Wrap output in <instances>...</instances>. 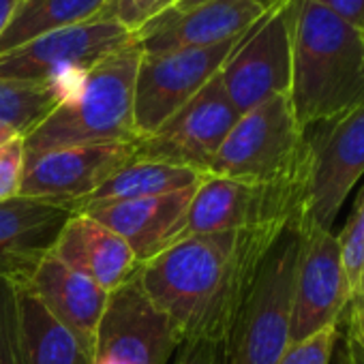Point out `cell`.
Here are the masks:
<instances>
[{
	"label": "cell",
	"mask_w": 364,
	"mask_h": 364,
	"mask_svg": "<svg viewBox=\"0 0 364 364\" xmlns=\"http://www.w3.org/2000/svg\"><path fill=\"white\" fill-rule=\"evenodd\" d=\"M285 228L215 232L178 240L137 270L148 300L182 341H225L257 270Z\"/></svg>",
	"instance_id": "cell-1"
},
{
	"label": "cell",
	"mask_w": 364,
	"mask_h": 364,
	"mask_svg": "<svg viewBox=\"0 0 364 364\" xmlns=\"http://www.w3.org/2000/svg\"><path fill=\"white\" fill-rule=\"evenodd\" d=\"M289 101L304 129L364 103V33L313 0H291Z\"/></svg>",
	"instance_id": "cell-2"
},
{
	"label": "cell",
	"mask_w": 364,
	"mask_h": 364,
	"mask_svg": "<svg viewBox=\"0 0 364 364\" xmlns=\"http://www.w3.org/2000/svg\"><path fill=\"white\" fill-rule=\"evenodd\" d=\"M139 58L141 50L133 41L92 65L80 90L24 137L26 154L84 144L135 141L133 86Z\"/></svg>",
	"instance_id": "cell-3"
},
{
	"label": "cell",
	"mask_w": 364,
	"mask_h": 364,
	"mask_svg": "<svg viewBox=\"0 0 364 364\" xmlns=\"http://www.w3.org/2000/svg\"><path fill=\"white\" fill-rule=\"evenodd\" d=\"M208 173L255 185L306 176V129L298 122L289 95L272 97L240 114Z\"/></svg>",
	"instance_id": "cell-4"
},
{
	"label": "cell",
	"mask_w": 364,
	"mask_h": 364,
	"mask_svg": "<svg viewBox=\"0 0 364 364\" xmlns=\"http://www.w3.org/2000/svg\"><path fill=\"white\" fill-rule=\"evenodd\" d=\"M300 253L298 221L264 257L230 334L232 364H277L289 347L294 285Z\"/></svg>",
	"instance_id": "cell-5"
},
{
	"label": "cell",
	"mask_w": 364,
	"mask_h": 364,
	"mask_svg": "<svg viewBox=\"0 0 364 364\" xmlns=\"http://www.w3.org/2000/svg\"><path fill=\"white\" fill-rule=\"evenodd\" d=\"M304 189L306 176L274 185H255L206 173L193 193L176 242L215 232L287 228L302 217Z\"/></svg>",
	"instance_id": "cell-6"
},
{
	"label": "cell",
	"mask_w": 364,
	"mask_h": 364,
	"mask_svg": "<svg viewBox=\"0 0 364 364\" xmlns=\"http://www.w3.org/2000/svg\"><path fill=\"white\" fill-rule=\"evenodd\" d=\"M364 173V103L306 129L302 223L332 230L349 191Z\"/></svg>",
	"instance_id": "cell-7"
},
{
	"label": "cell",
	"mask_w": 364,
	"mask_h": 364,
	"mask_svg": "<svg viewBox=\"0 0 364 364\" xmlns=\"http://www.w3.org/2000/svg\"><path fill=\"white\" fill-rule=\"evenodd\" d=\"M245 35L210 48L141 54L133 86L135 137L152 135L185 107L223 69Z\"/></svg>",
	"instance_id": "cell-8"
},
{
	"label": "cell",
	"mask_w": 364,
	"mask_h": 364,
	"mask_svg": "<svg viewBox=\"0 0 364 364\" xmlns=\"http://www.w3.org/2000/svg\"><path fill=\"white\" fill-rule=\"evenodd\" d=\"M219 77L238 114L272 97L289 95L291 0H281L247 31Z\"/></svg>",
	"instance_id": "cell-9"
},
{
	"label": "cell",
	"mask_w": 364,
	"mask_h": 364,
	"mask_svg": "<svg viewBox=\"0 0 364 364\" xmlns=\"http://www.w3.org/2000/svg\"><path fill=\"white\" fill-rule=\"evenodd\" d=\"M240 118L219 73L161 129L135 139V161H154L208 173L215 154Z\"/></svg>",
	"instance_id": "cell-10"
},
{
	"label": "cell",
	"mask_w": 364,
	"mask_h": 364,
	"mask_svg": "<svg viewBox=\"0 0 364 364\" xmlns=\"http://www.w3.org/2000/svg\"><path fill=\"white\" fill-rule=\"evenodd\" d=\"M182 336L144 294L137 274L109 291L92 364H169Z\"/></svg>",
	"instance_id": "cell-11"
},
{
	"label": "cell",
	"mask_w": 364,
	"mask_h": 364,
	"mask_svg": "<svg viewBox=\"0 0 364 364\" xmlns=\"http://www.w3.org/2000/svg\"><path fill=\"white\" fill-rule=\"evenodd\" d=\"M298 232L300 253L289 345L300 343L328 326H338L351 300L338 236L332 230H321L302 221H298Z\"/></svg>",
	"instance_id": "cell-12"
},
{
	"label": "cell",
	"mask_w": 364,
	"mask_h": 364,
	"mask_svg": "<svg viewBox=\"0 0 364 364\" xmlns=\"http://www.w3.org/2000/svg\"><path fill=\"white\" fill-rule=\"evenodd\" d=\"M133 161L135 141L84 144L26 154L20 196L77 206Z\"/></svg>",
	"instance_id": "cell-13"
},
{
	"label": "cell",
	"mask_w": 364,
	"mask_h": 364,
	"mask_svg": "<svg viewBox=\"0 0 364 364\" xmlns=\"http://www.w3.org/2000/svg\"><path fill=\"white\" fill-rule=\"evenodd\" d=\"M135 41V33L116 20L97 16L84 24L48 33L0 56V77L50 80L65 69H90L101 58Z\"/></svg>",
	"instance_id": "cell-14"
},
{
	"label": "cell",
	"mask_w": 364,
	"mask_h": 364,
	"mask_svg": "<svg viewBox=\"0 0 364 364\" xmlns=\"http://www.w3.org/2000/svg\"><path fill=\"white\" fill-rule=\"evenodd\" d=\"M266 11L253 0H204L198 5H173L150 18L135 33V41L141 54L210 48L245 35Z\"/></svg>",
	"instance_id": "cell-15"
},
{
	"label": "cell",
	"mask_w": 364,
	"mask_h": 364,
	"mask_svg": "<svg viewBox=\"0 0 364 364\" xmlns=\"http://www.w3.org/2000/svg\"><path fill=\"white\" fill-rule=\"evenodd\" d=\"M75 213L73 202L24 196L0 202V279L26 287Z\"/></svg>",
	"instance_id": "cell-16"
},
{
	"label": "cell",
	"mask_w": 364,
	"mask_h": 364,
	"mask_svg": "<svg viewBox=\"0 0 364 364\" xmlns=\"http://www.w3.org/2000/svg\"><path fill=\"white\" fill-rule=\"evenodd\" d=\"M198 187L154 198L92 204L80 213L116 232L141 266L176 242Z\"/></svg>",
	"instance_id": "cell-17"
},
{
	"label": "cell",
	"mask_w": 364,
	"mask_h": 364,
	"mask_svg": "<svg viewBox=\"0 0 364 364\" xmlns=\"http://www.w3.org/2000/svg\"><path fill=\"white\" fill-rule=\"evenodd\" d=\"M41 304L80 341L92 360L97 330L109 294L92 279L50 255L26 285Z\"/></svg>",
	"instance_id": "cell-18"
},
{
	"label": "cell",
	"mask_w": 364,
	"mask_h": 364,
	"mask_svg": "<svg viewBox=\"0 0 364 364\" xmlns=\"http://www.w3.org/2000/svg\"><path fill=\"white\" fill-rule=\"evenodd\" d=\"M52 255L92 279L107 294L133 279L139 270L131 247L86 213H75L69 219Z\"/></svg>",
	"instance_id": "cell-19"
},
{
	"label": "cell",
	"mask_w": 364,
	"mask_h": 364,
	"mask_svg": "<svg viewBox=\"0 0 364 364\" xmlns=\"http://www.w3.org/2000/svg\"><path fill=\"white\" fill-rule=\"evenodd\" d=\"M24 364H92L80 341L26 287H18Z\"/></svg>",
	"instance_id": "cell-20"
},
{
	"label": "cell",
	"mask_w": 364,
	"mask_h": 364,
	"mask_svg": "<svg viewBox=\"0 0 364 364\" xmlns=\"http://www.w3.org/2000/svg\"><path fill=\"white\" fill-rule=\"evenodd\" d=\"M105 3L107 0H20L7 28L0 33V56L48 33L101 16Z\"/></svg>",
	"instance_id": "cell-21"
},
{
	"label": "cell",
	"mask_w": 364,
	"mask_h": 364,
	"mask_svg": "<svg viewBox=\"0 0 364 364\" xmlns=\"http://www.w3.org/2000/svg\"><path fill=\"white\" fill-rule=\"evenodd\" d=\"M204 178H206L204 171L189 169V167L154 163V161H133L131 165L120 169L116 176H112L92 196L82 200L77 206L80 210H84L86 206H92V204L167 196V193H176L182 189L198 187Z\"/></svg>",
	"instance_id": "cell-22"
},
{
	"label": "cell",
	"mask_w": 364,
	"mask_h": 364,
	"mask_svg": "<svg viewBox=\"0 0 364 364\" xmlns=\"http://www.w3.org/2000/svg\"><path fill=\"white\" fill-rule=\"evenodd\" d=\"M63 101L65 95L52 80L0 77V124L20 137L33 133Z\"/></svg>",
	"instance_id": "cell-23"
},
{
	"label": "cell",
	"mask_w": 364,
	"mask_h": 364,
	"mask_svg": "<svg viewBox=\"0 0 364 364\" xmlns=\"http://www.w3.org/2000/svg\"><path fill=\"white\" fill-rule=\"evenodd\" d=\"M0 364H24L18 287L5 279H0Z\"/></svg>",
	"instance_id": "cell-24"
},
{
	"label": "cell",
	"mask_w": 364,
	"mask_h": 364,
	"mask_svg": "<svg viewBox=\"0 0 364 364\" xmlns=\"http://www.w3.org/2000/svg\"><path fill=\"white\" fill-rule=\"evenodd\" d=\"M345 274L349 281V289L353 294L362 272H364V191L360 193L343 232L338 234Z\"/></svg>",
	"instance_id": "cell-25"
},
{
	"label": "cell",
	"mask_w": 364,
	"mask_h": 364,
	"mask_svg": "<svg viewBox=\"0 0 364 364\" xmlns=\"http://www.w3.org/2000/svg\"><path fill=\"white\" fill-rule=\"evenodd\" d=\"M336 341L338 326H328L300 343H291L277 364H330Z\"/></svg>",
	"instance_id": "cell-26"
},
{
	"label": "cell",
	"mask_w": 364,
	"mask_h": 364,
	"mask_svg": "<svg viewBox=\"0 0 364 364\" xmlns=\"http://www.w3.org/2000/svg\"><path fill=\"white\" fill-rule=\"evenodd\" d=\"M169 0H107L101 16L120 22L129 31L137 33L150 18L161 14Z\"/></svg>",
	"instance_id": "cell-27"
},
{
	"label": "cell",
	"mask_w": 364,
	"mask_h": 364,
	"mask_svg": "<svg viewBox=\"0 0 364 364\" xmlns=\"http://www.w3.org/2000/svg\"><path fill=\"white\" fill-rule=\"evenodd\" d=\"M24 137L9 141L0 148V202L14 200L22 189V173H24Z\"/></svg>",
	"instance_id": "cell-28"
},
{
	"label": "cell",
	"mask_w": 364,
	"mask_h": 364,
	"mask_svg": "<svg viewBox=\"0 0 364 364\" xmlns=\"http://www.w3.org/2000/svg\"><path fill=\"white\" fill-rule=\"evenodd\" d=\"M171 364H232L230 343L225 341H182Z\"/></svg>",
	"instance_id": "cell-29"
},
{
	"label": "cell",
	"mask_w": 364,
	"mask_h": 364,
	"mask_svg": "<svg viewBox=\"0 0 364 364\" xmlns=\"http://www.w3.org/2000/svg\"><path fill=\"white\" fill-rule=\"evenodd\" d=\"M313 3L364 33V0H313Z\"/></svg>",
	"instance_id": "cell-30"
},
{
	"label": "cell",
	"mask_w": 364,
	"mask_h": 364,
	"mask_svg": "<svg viewBox=\"0 0 364 364\" xmlns=\"http://www.w3.org/2000/svg\"><path fill=\"white\" fill-rule=\"evenodd\" d=\"M343 321H347L364 343V272H362V277H360V281L351 294V300H349V306L343 315Z\"/></svg>",
	"instance_id": "cell-31"
},
{
	"label": "cell",
	"mask_w": 364,
	"mask_h": 364,
	"mask_svg": "<svg viewBox=\"0 0 364 364\" xmlns=\"http://www.w3.org/2000/svg\"><path fill=\"white\" fill-rule=\"evenodd\" d=\"M345 341L338 351V364H364V345L349 323H345Z\"/></svg>",
	"instance_id": "cell-32"
},
{
	"label": "cell",
	"mask_w": 364,
	"mask_h": 364,
	"mask_svg": "<svg viewBox=\"0 0 364 364\" xmlns=\"http://www.w3.org/2000/svg\"><path fill=\"white\" fill-rule=\"evenodd\" d=\"M20 0H0V33H3L16 11Z\"/></svg>",
	"instance_id": "cell-33"
},
{
	"label": "cell",
	"mask_w": 364,
	"mask_h": 364,
	"mask_svg": "<svg viewBox=\"0 0 364 364\" xmlns=\"http://www.w3.org/2000/svg\"><path fill=\"white\" fill-rule=\"evenodd\" d=\"M198 3H204V0H180V3H176V5H198ZM253 3H257L259 7H264V9H272L274 5H279L281 0H253ZM173 7V5H171ZM165 11V9H163Z\"/></svg>",
	"instance_id": "cell-34"
},
{
	"label": "cell",
	"mask_w": 364,
	"mask_h": 364,
	"mask_svg": "<svg viewBox=\"0 0 364 364\" xmlns=\"http://www.w3.org/2000/svg\"><path fill=\"white\" fill-rule=\"evenodd\" d=\"M20 135L14 131V129H9V127H5V124H0V148H5L9 141H14V139H18Z\"/></svg>",
	"instance_id": "cell-35"
},
{
	"label": "cell",
	"mask_w": 364,
	"mask_h": 364,
	"mask_svg": "<svg viewBox=\"0 0 364 364\" xmlns=\"http://www.w3.org/2000/svg\"><path fill=\"white\" fill-rule=\"evenodd\" d=\"M176 3H180V0H169V5H167V7H171V5H176ZM167 7H165V9H167Z\"/></svg>",
	"instance_id": "cell-36"
},
{
	"label": "cell",
	"mask_w": 364,
	"mask_h": 364,
	"mask_svg": "<svg viewBox=\"0 0 364 364\" xmlns=\"http://www.w3.org/2000/svg\"><path fill=\"white\" fill-rule=\"evenodd\" d=\"M341 321H343V319H341ZM345 323H347V321H345ZM353 332H355V330H353ZM358 338H360V336H358ZM360 341H362V338H360ZM362 345H364V343H362Z\"/></svg>",
	"instance_id": "cell-37"
}]
</instances>
